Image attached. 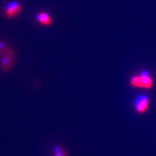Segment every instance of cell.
I'll return each instance as SVG.
<instances>
[{
    "label": "cell",
    "instance_id": "obj_6",
    "mask_svg": "<svg viewBox=\"0 0 156 156\" xmlns=\"http://www.w3.org/2000/svg\"><path fill=\"white\" fill-rule=\"evenodd\" d=\"M53 156H68L66 151L59 145H55L53 150Z\"/></svg>",
    "mask_w": 156,
    "mask_h": 156
},
{
    "label": "cell",
    "instance_id": "obj_2",
    "mask_svg": "<svg viewBox=\"0 0 156 156\" xmlns=\"http://www.w3.org/2000/svg\"><path fill=\"white\" fill-rule=\"evenodd\" d=\"M15 61V54L12 49L8 46L5 50L0 53V66L4 71H9L12 68Z\"/></svg>",
    "mask_w": 156,
    "mask_h": 156
},
{
    "label": "cell",
    "instance_id": "obj_1",
    "mask_svg": "<svg viewBox=\"0 0 156 156\" xmlns=\"http://www.w3.org/2000/svg\"><path fill=\"white\" fill-rule=\"evenodd\" d=\"M129 83L131 87L136 89H151L154 86V80L147 70H142L139 74L131 76Z\"/></svg>",
    "mask_w": 156,
    "mask_h": 156
},
{
    "label": "cell",
    "instance_id": "obj_7",
    "mask_svg": "<svg viewBox=\"0 0 156 156\" xmlns=\"http://www.w3.org/2000/svg\"><path fill=\"white\" fill-rule=\"evenodd\" d=\"M8 46H9L6 43H5L3 41H0V53L3 52L4 50H5Z\"/></svg>",
    "mask_w": 156,
    "mask_h": 156
},
{
    "label": "cell",
    "instance_id": "obj_3",
    "mask_svg": "<svg viewBox=\"0 0 156 156\" xmlns=\"http://www.w3.org/2000/svg\"><path fill=\"white\" fill-rule=\"evenodd\" d=\"M150 99L145 94L139 95L136 98L133 102V107L136 113L144 114L149 108Z\"/></svg>",
    "mask_w": 156,
    "mask_h": 156
},
{
    "label": "cell",
    "instance_id": "obj_4",
    "mask_svg": "<svg viewBox=\"0 0 156 156\" xmlns=\"http://www.w3.org/2000/svg\"><path fill=\"white\" fill-rule=\"evenodd\" d=\"M22 11V7L16 2L9 3L5 9V14L9 18H13L19 15Z\"/></svg>",
    "mask_w": 156,
    "mask_h": 156
},
{
    "label": "cell",
    "instance_id": "obj_5",
    "mask_svg": "<svg viewBox=\"0 0 156 156\" xmlns=\"http://www.w3.org/2000/svg\"><path fill=\"white\" fill-rule=\"evenodd\" d=\"M36 18L41 25L44 26H50L53 23V19L50 15L45 12H40L37 14Z\"/></svg>",
    "mask_w": 156,
    "mask_h": 156
}]
</instances>
